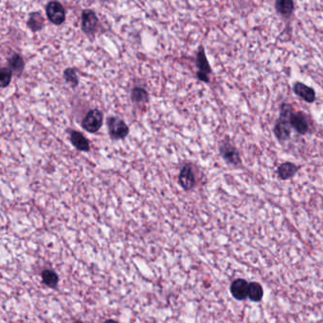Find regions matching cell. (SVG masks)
<instances>
[{
	"mask_svg": "<svg viewBox=\"0 0 323 323\" xmlns=\"http://www.w3.org/2000/svg\"><path fill=\"white\" fill-rule=\"evenodd\" d=\"M298 171H299V167L295 163L287 162H284L279 166L277 173L281 180H288L296 175Z\"/></svg>",
	"mask_w": 323,
	"mask_h": 323,
	"instance_id": "obj_13",
	"label": "cell"
},
{
	"mask_svg": "<svg viewBox=\"0 0 323 323\" xmlns=\"http://www.w3.org/2000/svg\"><path fill=\"white\" fill-rule=\"evenodd\" d=\"M12 77H13V71L10 68H1V72H0L1 88H7L8 86L10 85L11 81H12Z\"/></svg>",
	"mask_w": 323,
	"mask_h": 323,
	"instance_id": "obj_21",
	"label": "cell"
},
{
	"mask_svg": "<svg viewBox=\"0 0 323 323\" xmlns=\"http://www.w3.org/2000/svg\"><path fill=\"white\" fill-rule=\"evenodd\" d=\"M220 154L222 155L224 160L229 163L230 165H233L236 167H239L242 165L241 155L239 154L238 150L229 143H222L220 146Z\"/></svg>",
	"mask_w": 323,
	"mask_h": 323,
	"instance_id": "obj_7",
	"label": "cell"
},
{
	"mask_svg": "<svg viewBox=\"0 0 323 323\" xmlns=\"http://www.w3.org/2000/svg\"><path fill=\"white\" fill-rule=\"evenodd\" d=\"M99 18L92 10H84L82 13L81 28L82 31L89 36L94 35L98 31Z\"/></svg>",
	"mask_w": 323,
	"mask_h": 323,
	"instance_id": "obj_5",
	"label": "cell"
},
{
	"mask_svg": "<svg viewBox=\"0 0 323 323\" xmlns=\"http://www.w3.org/2000/svg\"><path fill=\"white\" fill-rule=\"evenodd\" d=\"M285 120L289 121L291 127L299 134L305 135L309 132V123L303 112H294L293 110Z\"/></svg>",
	"mask_w": 323,
	"mask_h": 323,
	"instance_id": "obj_6",
	"label": "cell"
},
{
	"mask_svg": "<svg viewBox=\"0 0 323 323\" xmlns=\"http://www.w3.org/2000/svg\"><path fill=\"white\" fill-rule=\"evenodd\" d=\"M263 291L261 284L258 283H250L249 285V298L252 301L258 303L263 299Z\"/></svg>",
	"mask_w": 323,
	"mask_h": 323,
	"instance_id": "obj_18",
	"label": "cell"
},
{
	"mask_svg": "<svg viewBox=\"0 0 323 323\" xmlns=\"http://www.w3.org/2000/svg\"><path fill=\"white\" fill-rule=\"evenodd\" d=\"M28 27L30 28L33 32L41 31L45 26V20L43 15L39 12L32 13L29 16L27 23Z\"/></svg>",
	"mask_w": 323,
	"mask_h": 323,
	"instance_id": "obj_15",
	"label": "cell"
},
{
	"mask_svg": "<svg viewBox=\"0 0 323 323\" xmlns=\"http://www.w3.org/2000/svg\"><path fill=\"white\" fill-rule=\"evenodd\" d=\"M131 98L136 104H145L149 100L148 92L144 88L137 87L133 88Z\"/></svg>",
	"mask_w": 323,
	"mask_h": 323,
	"instance_id": "obj_17",
	"label": "cell"
},
{
	"mask_svg": "<svg viewBox=\"0 0 323 323\" xmlns=\"http://www.w3.org/2000/svg\"><path fill=\"white\" fill-rule=\"evenodd\" d=\"M107 127L109 135L113 140H123L129 134L127 124L117 117L108 118Z\"/></svg>",
	"mask_w": 323,
	"mask_h": 323,
	"instance_id": "obj_2",
	"label": "cell"
},
{
	"mask_svg": "<svg viewBox=\"0 0 323 323\" xmlns=\"http://www.w3.org/2000/svg\"><path fill=\"white\" fill-rule=\"evenodd\" d=\"M249 283L244 279H237L230 286V292L236 300L243 301L249 297Z\"/></svg>",
	"mask_w": 323,
	"mask_h": 323,
	"instance_id": "obj_11",
	"label": "cell"
},
{
	"mask_svg": "<svg viewBox=\"0 0 323 323\" xmlns=\"http://www.w3.org/2000/svg\"><path fill=\"white\" fill-rule=\"evenodd\" d=\"M104 323H119V322H118V321H116V320H114V319H108V320H106V321H105V322Z\"/></svg>",
	"mask_w": 323,
	"mask_h": 323,
	"instance_id": "obj_22",
	"label": "cell"
},
{
	"mask_svg": "<svg viewBox=\"0 0 323 323\" xmlns=\"http://www.w3.org/2000/svg\"><path fill=\"white\" fill-rule=\"evenodd\" d=\"M25 68V63L20 54L14 53L9 59V68L14 72L20 75Z\"/></svg>",
	"mask_w": 323,
	"mask_h": 323,
	"instance_id": "obj_16",
	"label": "cell"
},
{
	"mask_svg": "<svg viewBox=\"0 0 323 323\" xmlns=\"http://www.w3.org/2000/svg\"><path fill=\"white\" fill-rule=\"evenodd\" d=\"M103 122V115L99 109H92L88 111V114L82 121V127L89 133L98 132Z\"/></svg>",
	"mask_w": 323,
	"mask_h": 323,
	"instance_id": "obj_1",
	"label": "cell"
},
{
	"mask_svg": "<svg viewBox=\"0 0 323 323\" xmlns=\"http://www.w3.org/2000/svg\"><path fill=\"white\" fill-rule=\"evenodd\" d=\"M293 90L297 96L302 98L303 101L312 103L316 100V92L309 86L304 85L302 82H296L293 86Z\"/></svg>",
	"mask_w": 323,
	"mask_h": 323,
	"instance_id": "obj_9",
	"label": "cell"
},
{
	"mask_svg": "<svg viewBox=\"0 0 323 323\" xmlns=\"http://www.w3.org/2000/svg\"><path fill=\"white\" fill-rule=\"evenodd\" d=\"M46 14L48 20L54 25L59 26L66 20V10L57 1H50L46 6Z\"/></svg>",
	"mask_w": 323,
	"mask_h": 323,
	"instance_id": "obj_4",
	"label": "cell"
},
{
	"mask_svg": "<svg viewBox=\"0 0 323 323\" xmlns=\"http://www.w3.org/2000/svg\"><path fill=\"white\" fill-rule=\"evenodd\" d=\"M178 181L182 188L186 191H190L196 187V175L191 165L186 164L182 167L178 175Z\"/></svg>",
	"mask_w": 323,
	"mask_h": 323,
	"instance_id": "obj_8",
	"label": "cell"
},
{
	"mask_svg": "<svg viewBox=\"0 0 323 323\" xmlns=\"http://www.w3.org/2000/svg\"><path fill=\"white\" fill-rule=\"evenodd\" d=\"M64 78L72 88H76L79 84V78L74 68H68L64 71Z\"/></svg>",
	"mask_w": 323,
	"mask_h": 323,
	"instance_id": "obj_20",
	"label": "cell"
},
{
	"mask_svg": "<svg viewBox=\"0 0 323 323\" xmlns=\"http://www.w3.org/2000/svg\"><path fill=\"white\" fill-rule=\"evenodd\" d=\"M69 140L75 148L82 152H88L90 150V145L88 139L78 131H70Z\"/></svg>",
	"mask_w": 323,
	"mask_h": 323,
	"instance_id": "obj_12",
	"label": "cell"
},
{
	"mask_svg": "<svg viewBox=\"0 0 323 323\" xmlns=\"http://www.w3.org/2000/svg\"><path fill=\"white\" fill-rule=\"evenodd\" d=\"M291 125L289 121L283 118H280L275 123L274 134L280 142H286L291 137Z\"/></svg>",
	"mask_w": 323,
	"mask_h": 323,
	"instance_id": "obj_10",
	"label": "cell"
},
{
	"mask_svg": "<svg viewBox=\"0 0 323 323\" xmlns=\"http://www.w3.org/2000/svg\"><path fill=\"white\" fill-rule=\"evenodd\" d=\"M42 280H43V283L51 288L55 287L59 282L58 275L54 272L53 270H44L42 272Z\"/></svg>",
	"mask_w": 323,
	"mask_h": 323,
	"instance_id": "obj_19",
	"label": "cell"
},
{
	"mask_svg": "<svg viewBox=\"0 0 323 323\" xmlns=\"http://www.w3.org/2000/svg\"><path fill=\"white\" fill-rule=\"evenodd\" d=\"M276 11L280 14H282L283 17L288 18L295 10V3L291 0H279L275 3Z\"/></svg>",
	"mask_w": 323,
	"mask_h": 323,
	"instance_id": "obj_14",
	"label": "cell"
},
{
	"mask_svg": "<svg viewBox=\"0 0 323 323\" xmlns=\"http://www.w3.org/2000/svg\"><path fill=\"white\" fill-rule=\"evenodd\" d=\"M196 66H197V78L200 81L205 82V83H209V74L211 73V68L209 66V61L207 59L206 52L203 46L199 47V49L197 51L196 55Z\"/></svg>",
	"mask_w": 323,
	"mask_h": 323,
	"instance_id": "obj_3",
	"label": "cell"
},
{
	"mask_svg": "<svg viewBox=\"0 0 323 323\" xmlns=\"http://www.w3.org/2000/svg\"><path fill=\"white\" fill-rule=\"evenodd\" d=\"M74 323H83L82 321H75Z\"/></svg>",
	"mask_w": 323,
	"mask_h": 323,
	"instance_id": "obj_23",
	"label": "cell"
}]
</instances>
